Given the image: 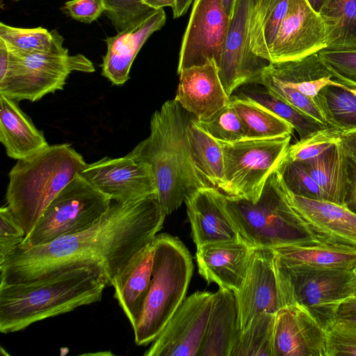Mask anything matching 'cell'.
<instances>
[{"instance_id":"1","label":"cell","mask_w":356,"mask_h":356,"mask_svg":"<svg viewBox=\"0 0 356 356\" xmlns=\"http://www.w3.org/2000/svg\"><path fill=\"white\" fill-rule=\"evenodd\" d=\"M166 216L157 195L129 202L111 200L106 213L89 229L30 248H16L0 262V285L27 283L98 264L111 286L133 256L153 241Z\"/></svg>"},{"instance_id":"2","label":"cell","mask_w":356,"mask_h":356,"mask_svg":"<svg viewBox=\"0 0 356 356\" xmlns=\"http://www.w3.org/2000/svg\"><path fill=\"white\" fill-rule=\"evenodd\" d=\"M108 285L98 264L65 269L27 283L0 285V332L21 331L38 321L99 302Z\"/></svg>"},{"instance_id":"3","label":"cell","mask_w":356,"mask_h":356,"mask_svg":"<svg viewBox=\"0 0 356 356\" xmlns=\"http://www.w3.org/2000/svg\"><path fill=\"white\" fill-rule=\"evenodd\" d=\"M193 116L174 99L165 102L151 117L148 137L127 154L152 167L166 215L177 210L189 194L210 186L191 155L186 129Z\"/></svg>"},{"instance_id":"4","label":"cell","mask_w":356,"mask_h":356,"mask_svg":"<svg viewBox=\"0 0 356 356\" xmlns=\"http://www.w3.org/2000/svg\"><path fill=\"white\" fill-rule=\"evenodd\" d=\"M87 164L69 143L49 145L17 161L8 172L6 200L26 236L49 203Z\"/></svg>"},{"instance_id":"5","label":"cell","mask_w":356,"mask_h":356,"mask_svg":"<svg viewBox=\"0 0 356 356\" xmlns=\"http://www.w3.org/2000/svg\"><path fill=\"white\" fill-rule=\"evenodd\" d=\"M224 204L240 236L253 247L321 243L308 234L291 206L277 168L257 202L224 193Z\"/></svg>"},{"instance_id":"6","label":"cell","mask_w":356,"mask_h":356,"mask_svg":"<svg viewBox=\"0 0 356 356\" xmlns=\"http://www.w3.org/2000/svg\"><path fill=\"white\" fill-rule=\"evenodd\" d=\"M151 284L135 328L138 346L152 343L181 305L193 275L191 255L184 244L167 234L154 238Z\"/></svg>"},{"instance_id":"7","label":"cell","mask_w":356,"mask_h":356,"mask_svg":"<svg viewBox=\"0 0 356 356\" xmlns=\"http://www.w3.org/2000/svg\"><path fill=\"white\" fill-rule=\"evenodd\" d=\"M74 71L90 73L95 68L85 56L70 55L64 47L23 56L9 52L8 69L0 79V95L18 102H35L47 94L63 90L67 79Z\"/></svg>"},{"instance_id":"8","label":"cell","mask_w":356,"mask_h":356,"mask_svg":"<svg viewBox=\"0 0 356 356\" xmlns=\"http://www.w3.org/2000/svg\"><path fill=\"white\" fill-rule=\"evenodd\" d=\"M111 202L77 175L49 203L18 248H30L86 230L98 222Z\"/></svg>"},{"instance_id":"9","label":"cell","mask_w":356,"mask_h":356,"mask_svg":"<svg viewBox=\"0 0 356 356\" xmlns=\"http://www.w3.org/2000/svg\"><path fill=\"white\" fill-rule=\"evenodd\" d=\"M291 136L220 142L225 179L220 191L226 195L257 202L266 181L278 167Z\"/></svg>"},{"instance_id":"10","label":"cell","mask_w":356,"mask_h":356,"mask_svg":"<svg viewBox=\"0 0 356 356\" xmlns=\"http://www.w3.org/2000/svg\"><path fill=\"white\" fill-rule=\"evenodd\" d=\"M277 263L286 305L293 302L302 305L324 327L333 318L338 305L353 295V270L287 266L277 259Z\"/></svg>"},{"instance_id":"11","label":"cell","mask_w":356,"mask_h":356,"mask_svg":"<svg viewBox=\"0 0 356 356\" xmlns=\"http://www.w3.org/2000/svg\"><path fill=\"white\" fill-rule=\"evenodd\" d=\"M234 293L241 331L259 313H276L286 305L273 248L254 247L244 280Z\"/></svg>"},{"instance_id":"12","label":"cell","mask_w":356,"mask_h":356,"mask_svg":"<svg viewBox=\"0 0 356 356\" xmlns=\"http://www.w3.org/2000/svg\"><path fill=\"white\" fill-rule=\"evenodd\" d=\"M213 293L195 291L184 300L145 356H198Z\"/></svg>"},{"instance_id":"13","label":"cell","mask_w":356,"mask_h":356,"mask_svg":"<svg viewBox=\"0 0 356 356\" xmlns=\"http://www.w3.org/2000/svg\"><path fill=\"white\" fill-rule=\"evenodd\" d=\"M255 1H237L218 64L220 78L229 97L244 85L257 84L262 69L269 63L255 56L250 48V24Z\"/></svg>"},{"instance_id":"14","label":"cell","mask_w":356,"mask_h":356,"mask_svg":"<svg viewBox=\"0 0 356 356\" xmlns=\"http://www.w3.org/2000/svg\"><path fill=\"white\" fill-rule=\"evenodd\" d=\"M229 21L221 0H194L180 48L177 73L209 59L218 64Z\"/></svg>"},{"instance_id":"15","label":"cell","mask_w":356,"mask_h":356,"mask_svg":"<svg viewBox=\"0 0 356 356\" xmlns=\"http://www.w3.org/2000/svg\"><path fill=\"white\" fill-rule=\"evenodd\" d=\"M111 200L129 202L157 195V186L150 165L127 154L104 157L87 164L79 174Z\"/></svg>"},{"instance_id":"16","label":"cell","mask_w":356,"mask_h":356,"mask_svg":"<svg viewBox=\"0 0 356 356\" xmlns=\"http://www.w3.org/2000/svg\"><path fill=\"white\" fill-rule=\"evenodd\" d=\"M326 47L325 28L319 13L307 0H289L269 63L301 58Z\"/></svg>"},{"instance_id":"17","label":"cell","mask_w":356,"mask_h":356,"mask_svg":"<svg viewBox=\"0 0 356 356\" xmlns=\"http://www.w3.org/2000/svg\"><path fill=\"white\" fill-rule=\"evenodd\" d=\"M273 356H327L325 327L298 302L282 307L275 314Z\"/></svg>"},{"instance_id":"18","label":"cell","mask_w":356,"mask_h":356,"mask_svg":"<svg viewBox=\"0 0 356 356\" xmlns=\"http://www.w3.org/2000/svg\"><path fill=\"white\" fill-rule=\"evenodd\" d=\"M284 188L291 206L314 240L356 248V214L345 206L296 195Z\"/></svg>"},{"instance_id":"19","label":"cell","mask_w":356,"mask_h":356,"mask_svg":"<svg viewBox=\"0 0 356 356\" xmlns=\"http://www.w3.org/2000/svg\"><path fill=\"white\" fill-rule=\"evenodd\" d=\"M174 99L197 120L207 119L230 103L214 59L181 70Z\"/></svg>"},{"instance_id":"20","label":"cell","mask_w":356,"mask_h":356,"mask_svg":"<svg viewBox=\"0 0 356 356\" xmlns=\"http://www.w3.org/2000/svg\"><path fill=\"white\" fill-rule=\"evenodd\" d=\"M184 202L197 248L241 238L225 210L224 193L217 188H199L189 194Z\"/></svg>"},{"instance_id":"21","label":"cell","mask_w":356,"mask_h":356,"mask_svg":"<svg viewBox=\"0 0 356 356\" xmlns=\"http://www.w3.org/2000/svg\"><path fill=\"white\" fill-rule=\"evenodd\" d=\"M254 249L241 237L201 245L195 253L199 273L207 283L235 292L244 280Z\"/></svg>"},{"instance_id":"22","label":"cell","mask_w":356,"mask_h":356,"mask_svg":"<svg viewBox=\"0 0 356 356\" xmlns=\"http://www.w3.org/2000/svg\"><path fill=\"white\" fill-rule=\"evenodd\" d=\"M165 20L163 9H156L117 35L108 37L102 74L113 85H123L130 78L131 67L140 49L153 33L161 29Z\"/></svg>"},{"instance_id":"23","label":"cell","mask_w":356,"mask_h":356,"mask_svg":"<svg viewBox=\"0 0 356 356\" xmlns=\"http://www.w3.org/2000/svg\"><path fill=\"white\" fill-rule=\"evenodd\" d=\"M154 254L153 239L133 256L111 283V286L114 288V298L133 329L138 322L149 290Z\"/></svg>"},{"instance_id":"24","label":"cell","mask_w":356,"mask_h":356,"mask_svg":"<svg viewBox=\"0 0 356 356\" xmlns=\"http://www.w3.org/2000/svg\"><path fill=\"white\" fill-rule=\"evenodd\" d=\"M0 142L11 159L29 157L49 145L44 132L20 108L18 102L0 95Z\"/></svg>"},{"instance_id":"25","label":"cell","mask_w":356,"mask_h":356,"mask_svg":"<svg viewBox=\"0 0 356 356\" xmlns=\"http://www.w3.org/2000/svg\"><path fill=\"white\" fill-rule=\"evenodd\" d=\"M262 70L314 100L327 85L350 83L337 76L322 60L318 53L298 59L268 63Z\"/></svg>"},{"instance_id":"26","label":"cell","mask_w":356,"mask_h":356,"mask_svg":"<svg viewBox=\"0 0 356 356\" xmlns=\"http://www.w3.org/2000/svg\"><path fill=\"white\" fill-rule=\"evenodd\" d=\"M240 331L234 293L219 288L213 293L206 332L198 356H230Z\"/></svg>"},{"instance_id":"27","label":"cell","mask_w":356,"mask_h":356,"mask_svg":"<svg viewBox=\"0 0 356 356\" xmlns=\"http://www.w3.org/2000/svg\"><path fill=\"white\" fill-rule=\"evenodd\" d=\"M282 264L312 269L353 270L356 248L326 243L285 245L271 248Z\"/></svg>"},{"instance_id":"28","label":"cell","mask_w":356,"mask_h":356,"mask_svg":"<svg viewBox=\"0 0 356 356\" xmlns=\"http://www.w3.org/2000/svg\"><path fill=\"white\" fill-rule=\"evenodd\" d=\"M301 162L322 190L325 200L345 206L348 162L339 141L321 154Z\"/></svg>"},{"instance_id":"29","label":"cell","mask_w":356,"mask_h":356,"mask_svg":"<svg viewBox=\"0 0 356 356\" xmlns=\"http://www.w3.org/2000/svg\"><path fill=\"white\" fill-rule=\"evenodd\" d=\"M289 1H255L250 24V48L252 54L268 62Z\"/></svg>"},{"instance_id":"30","label":"cell","mask_w":356,"mask_h":356,"mask_svg":"<svg viewBox=\"0 0 356 356\" xmlns=\"http://www.w3.org/2000/svg\"><path fill=\"white\" fill-rule=\"evenodd\" d=\"M191 157L197 168L210 186L220 190L224 183L225 163L221 143L201 127L192 117L186 129Z\"/></svg>"},{"instance_id":"31","label":"cell","mask_w":356,"mask_h":356,"mask_svg":"<svg viewBox=\"0 0 356 356\" xmlns=\"http://www.w3.org/2000/svg\"><path fill=\"white\" fill-rule=\"evenodd\" d=\"M318 13L327 49L356 50V0H324Z\"/></svg>"},{"instance_id":"32","label":"cell","mask_w":356,"mask_h":356,"mask_svg":"<svg viewBox=\"0 0 356 356\" xmlns=\"http://www.w3.org/2000/svg\"><path fill=\"white\" fill-rule=\"evenodd\" d=\"M315 100L328 125L343 133L356 130L355 85H327Z\"/></svg>"},{"instance_id":"33","label":"cell","mask_w":356,"mask_h":356,"mask_svg":"<svg viewBox=\"0 0 356 356\" xmlns=\"http://www.w3.org/2000/svg\"><path fill=\"white\" fill-rule=\"evenodd\" d=\"M230 101L242 120L248 139L291 136L292 125L262 106L238 95H232Z\"/></svg>"},{"instance_id":"34","label":"cell","mask_w":356,"mask_h":356,"mask_svg":"<svg viewBox=\"0 0 356 356\" xmlns=\"http://www.w3.org/2000/svg\"><path fill=\"white\" fill-rule=\"evenodd\" d=\"M243 86L238 96L262 106L289 122L298 132L300 139L329 126L277 97L265 87Z\"/></svg>"},{"instance_id":"35","label":"cell","mask_w":356,"mask_h":356,"mask_svg":"<svg viewBox=\"0 0 356 356\" xmlns=\"http://www.w3.org/2000/svg\"><path fill=\"white\" fill-rule=\"evenodd\" d=\"M0 40L10 54L17 56L49 52L63 47V38L56 30L14 27L3 22L0 23Z\"/></svg>"},{"instance_id":"36","label":"cell","mask_w":356,"mask_h":356,"mask_svg":"<svg viewBox=\"0 0 356 356\" xmlns=\"http://www.w3.org/2000/svg\"><path fill=\"white\" fill-rule=\"evenodd\" d=\"M276 313L261 312L240 331L230 356H273Z\"/></svg>"},{"instance_id":"37","label":"cell","mask_w":356,"mask_h":356,"mask_svg":"<svg viewBox=\"0 0 356 356\" xmlns=\"http://www.w3.org/2000/svg\"><path fill=\"white\" fill-rule=\"evenodd\" d=\"M196 124L220 142L232 143L246 140L247 135L242 120L231 101L211 117L197 120Z\"/></svg>"},{"instance_id":"38","label":"cell","mask_w":356,"mask_h":356,"mask_svg":"<svg viewBox=\"0 0 356 356\" xmlns=\"http://www.w3.org/2000/svg\"><path fill=\"white\" fill-rule=\"evenodd\" d=\"M342 134L338 128L329 125L290 145L283 159L302 161L314 158L338 143Z\"/></svg>"},{"instance_id":"39","label":"cell","mask_w":356,"mask_h":356,"mask_svg":"<svg viewBox=\"0 0 356 356\" xmlns=\"http://www.w3.org/2000/svg\"><path fill=\"white\" fill-rule=\"evenodd\" d=\"M277 170L285 188L291 193L307 198L325 200L322 190L301 161L282 159Z\"/></svg>"},{"instance_id":"40","label":"cell","mask_w":356,"mask_h":356,"mask_svg":"<svg viewBox=\"0 0 356 356\" xmlns=\"http://www.w3.org/2000/svg\"><path fill=\"white\" fill-rule=\"evenodd\" d=\"M257 84L262 85L277 97L311 115L318 121L327 124L315 100L283 84L263 70Z\"/></svg>"},{"instance_id":"41","label":"cell","mask_w":356,"mask_h":356,"mask_svg":"<svg viewBox=\"0 0 356 356\" xmlns=\"http://www.w3.org/2000/svg\"><path fill=\"white\" fill-rule=\"evenodd\" d=\"M104 13L118 32L141 20L154 9L143 0H104Z\"/></svg>"},{"instance_id":"42","label":"cell","mask_w":356,"mask_h":356,"mask_svg":"<svg viewBox=\"0 0 356 356\" xmlns=\"http://www.w3.org/2000/svg\"><path fill=\"white\" fill-rule=\"evenodd\" d=\"M325 331L327 356H356V325L332 318Z\"/></svg>"},{"instance_id":"43","label":"cell","mask_w":356,"mask_h":356,"mask_svg":"<svg viewBox=\"0 0 356 356\" xmlns=\"http://www.w3.org/2000/svg\"><path fill=\"white\" fill-rule=\"evenodd\" d=\"M318 53L327 67L337 76L356 86V50L325 48Z\"/></svg>"},{"instance_id":"44","label":"cell","mask_w":356,"mask_h":356,"mask_svg":"<svg viewBox=\"0 0 356 356\" xmlns=\"http://www.w3.org/2000/svg\"><path fill=\"white\" fill-rule=\"evenodd\" d=\"M24 229L6 205L0 209V262L24 240Z\"/></svg>"},{"instance_id":"45","label":"cell","mask_w":356,"mask_h":356,"mask_svg":"<svg viewBox=\"0 0 356 356\" xmlns=\"http://www.w3.org/2000/svg\"><path fill=\"white\" fill-rule=\"evenodd\" d=\"M63 10L72 18L90 24L104 13L105 6L104 0H70Z\"/></svg>"},{"instance_id":"46","label":"cell","mask_w":356,"mask_h":356,"mask_svg":"<svg viewBox=\"0 0 356 356\" xmlns=\"http://www.w3.org/2000/svg\"><path fill=\"white\" fill-rule=\"evenodd\" d=\"M332 318L356 325V296L351 295L343 299L338 305Z\"/></svg>"},{"instance_id":"47","label":"cell","mask_w":356,"mask_h":356,"mask_svg":"<svg viewBox=\"0 0 356 356\" xmlns=\"http://www.w3.org/2000/svg\"><path fill=\"white\" fill-rule=\"evenodd\" d=\"M347 162L348 187L345 198V207L356 214V162L348 156Z\"/></svg>"},{"instance_id":"48","label":"cell","mask_w":356,"mask_h":356,"mask_svg":"<svg viewBox=\"0 0 356 356\" xmlns=\"http://www.w3.org/2000/svg\"><path fill=\"white\" fill-rule=\"evenodd\" d=\"M339 143L345 154L356 162V130L343 133Z\"/></svg>"},{"instance_id":"49","label":"cell","mask_w":356,"mask_h":356,"mask_svg":"<svg viewBox=\"0 0 356 356\" xmlns=\"http://www.w3.org/2000/svg\"><path fill=\"white\" fill-rule=\"evenodd\" d=\"M194 0H176L175 6L172 9L174 18L184 15L188 10Z\"/></svg>"},{"instance_id":"50","label":"cell","mask_w":356,"mask_h":356,"mask_svg":"<svg viewBox=\"0 0 356 356\" xmlns=\"http://www.w3.org/2000/svg\"><path fill=\"white\" fill-rule=\"evenodd\" d=\"M144 3L154 9L171 7L174 8L176 0H143Z\"/></svg>"},{"instance_id":"51","label":"cell","mask_w":356,"mask_h":356,"mask_svg":"<svg viewBox=\"0 0 356 356\" xmlns=\"http://www.w3.org/2000/svg\"><path fill=\"white\" fill-rule=\"evenodd\" d=\"M222 6L227 17L231 19L234 13L238 0H221Z\"/></svg>"},{"instance_id":"52","label":"cell","mask_w":356,"mask_h":356,"mask_svg":"<svg viewBox=\"0 0 356 356\" xmlns=\"http://www.w3.org/2000/svg\"><path fill=\"white\" fill-rule=\"evenodd\" d=\"M307 1L309 3L310 6L312 7V8L317 13L319 12L321 7L324 1V0H307Z\"/></svg>"},{"instance_id":"53","label":"cell","mask_w":356,"mask_h":356,"mask_svg":"<svg viewBox=\"0 0 356 356\" xmlns=\"http://www.w3.org/2000/svg\"><path fill=\"white\" fill-rule=\"evenodd\" d=\"M352 290L353 295L356 296V266L353 269Z\"/></svg>"},{"instance_id":"54","label":"cell","mask_w":356,"mask_h":356,"mask_svg":"<svg viewBox=\"0 0 356 356\" xmlns=\"http://www.w3.org/2000/svg\"><path fill=\"white\" fill-rule=\"evenodd\" d=\"M15 1H19V0H15Z\"/></svg>"}]
</instances>
